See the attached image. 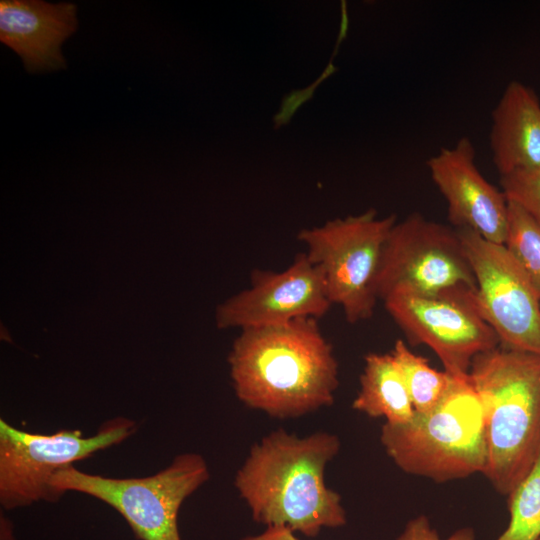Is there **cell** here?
Masks as SVG:
<instances>
[{"instance_id": "6da1fadb", "label": "cell", "mask_w": 540, "mask_h": 540, "mask_svg": "<svg viewBox=\"0 0 540 540\" xmlns=\"http://www.w3.org/2000/svg\"><path fill=\"white\" fill-rule=\"evenodd\" d=\"M228 361L237 398L268 416L296 418L334 402L338 362L316 318L242 329Z\"/></svg>"}, {"instance_id": "7a4b0ae2", "label": "cell", "mask_w": 540, "mask_h": 540, "mask_svg": "<svg viewBox=\"0 0 540 540\" xmlns=\"http://www.w3.org/2000/svg\"><path fill=\"white\" fill-rule=\"evenodd\" d=\"M339 450L332 433L299 437L277 429L251 447L234 486L254 521L316 537L347 521L340 494L325 482L326 466Z\"/></svg>"}, {"instance_id": "3957f363", "label": "cell", "mask_w": 540, "mask_h": 540, "mask_svg": "<svg viewBox=\"0 0 540 540\" xmlns=\"http://www.w3.org/2000/svg\"><path fill=\"white\" fill-rule=\"evenodd\" d=\"M468 375L484 411V475L508 496L540 452V356L499 345L477 355Z\"/></svg>"}, {"instance_id": "277c9868", "label": "cell", "mask_w": 540, "mask_h": 540, "mask_svg": "<svg viewBox=\"0 0 540 540\" xmlns=\"http://www.w3.org/2000/svg\"><path fill=\"white\" fill-rule=\"evenodd\" d=\"M380 441L408 474L446 482L483 473L487 443L483 406L469 375H451L446 392L427 413L404 423H384Z\"/></svg>"}, {"instance_id": "5b68a950", "label": "cell", "mask_w": 540, "mask_h": 540, "mask_svg": "<svg viewBox=\"0 0 540 540\" xmlns=\"http://www.w3.org/2000/svg\"><path fill=\"white\" fill-rule=\"evenodd\" d=\"M209 479L205 459L196 453L176 456L161 471L139 478H110L68 466L51 485L64 494L83 493L108 504L127 521L139 540H181L178 513L184 500Z\"/></svg>"}, {"instance_id": "8992f818", "label": "cell", "mask_w": 540, "mask_h": 540, "mask_svg": "<svg viewBox=\"0 0 540 540\" xmlns=\"http://www.w3.org/2000/svg\"><path fill=\"white\" fill-rule=\"evenodd\" d=\"M396 215L378 218L374 209L302 229L297 238L309 260L324 274L329 299L355 324L372 317L377 301L376 279L383 249Z\"/></svg>"}, {"instance_id": "52a82bcc", "label": "cell", "mask_w": 540, "mask_h": 540, "mask_svg": "<svg viewBox=\"0 0 540 540\" xmlns=\"http://www.w3.org/2000/svg\"><path fill=\"white\" fill-rule=\"evenodd\" d=\"M136 430V422L116 417L92 436L80 430L37 434L0 420V503L6 510L40 501L57 502L64 494L51 480L58 471L94 453L117 445Z\"/></svg>"}, {"instance_id": "ba28073f", "label": "cell", "mask_w": 540, "mask_h": 540, "mask_svg": "<svg viewBox=\"0 0 540 540\" xmlns=\"http://www.w3.org/2000/svg\"><path fill=\"white\" fill-rule=\"evenodd\" d=\"M375 288L383 301L394 292L435 295L475 289L476 281L457 230L413 212L391 229Z\"/></svg>"}, {"instance_id": "9c48e42d", "label": "cell", "mask_w": 540, "mask_h": 540, "mask_svg": "<svg viewBox=\"0 0 540 540\" xmlns=\"http://www.w3.org/2000/svg\"><path fill=\"white\" fill-rule=\"evenodd\" d=\"M475 289L458 288L435 295L394 292L384 305L412 345L431 348L452 376H467L473 359L500 345L481 316Z\"/></svg>"}, {"instance_id": "30bf717a", "label": "cell", "mask_w": 540, "mask_h": 540, "mask_svg": "<svg viewBox=\"0 0 540 540\" xmlns=\"http://www.w3.org/2000/svg\"><path fill=\"white\" fill-rule=\"evenodd\" d=\"M456 230L475 277L477 308L500 345L540 356V296L527 274L504 244Z\"/></svg>"}, {"instance_id": "8fae6325", "label": "cell", "mask_w": 540, "mask_h": 540, "mask_svg": "<svg viewBox=\"0 0 540 540\" xmlns=\"http://www.w3.org/2000/svg\"><path fill=\"white\" fill-rule=\"evenodd\" d=\"M332 305L322 269L304 252L281 272L254 270L250 287L218 308L217 324L242 330L319 319Z\"/></svg>"}, {"instance_id": "7c38bea8", "label": "cell", "mask_w": 540, "mask_h": 540, "mask_svg": "<svg viewBox=\"0 0 540 540\" xmlns=\"http://www.w3.org/2000/svg\"><path fill=\"white\" fill-rule=\"evenodd\" d=\"M475 147L468 137L452 147L441 148L427 167L432 181L447 203L454 228H469L488 241L504 244L509 202L503 191L481 174L475 163Z\"/></svg>"}, {"instance_id": "4fadbf2b", "label": "cell", "mask_w": 540, "mask_h": 540, "mask_svg": "<svg viewBox=\"0 0 540 540\" xmlns=\"http://www.w3.org/2000/svg\"><path fill=\"white\" fill-rule=\"evenodd\" d=\"M76 5L40 0L0 1V40L28 72L65 68L62 43L77 29Z\"/></svg>"}, {"instance_id": "5bb4252c", "label": "cell", "mask_w": 540, "mask_h": 540, "mask_svg": "<svg viewBox=\"0 0 540 540\" xmlns=\"http://www.w3.org/2000/svg\"><path fill=\"white\" fill-rule=\"evenodd\" d=\"M492 159L500 176L540 167V100L528 85L513 80L494 107Z\"/></svg>"}, {"instance_id": "9a60e30c", "label": "cell", "mask_w": 540, "mask_h": 540, "mask_svg": "<svg viewBox=\"0 0 540 540\" xmlns=\"http://www.w3.org/2000/svg\"><path fill=\"white\" fill-rule=\"evenodd\" d=\"M360 389L352 408L372 418H385L386 423L409 421L415 409L403 377L390 353H369L364 358Z\"/></svg>"}, {"instance_id": "2e32d148", "label": "cell", "mask_w": 540, "mask_h": 540, "mask_svg": "<svg viewBox=\"0 0 540 540\" xmlns=\"http://www.w3.org/2000/svg\"><path fill=\"white\" fill-rule=\"evenodd\" d=\"M390 354L403 377L415 412L431 411L446 392L451 375L431 367L426 358L412 352L401 339L396 340Z\"/></svg>"}, {"instance_id": "e0dca14e", "label": "cell", "mask_w": 540, "mask_h": 540, "mask_svg": "<svg viewBox=\"0 0 540 540\" xmlns=\"http://www.w3.org/2000/svg\"><path fill=\"white\" fill-rule=\"evenodd\" d=\"M509 522L496 540L540 539V452L527 475L508 495Z\"/></svg>"}, {"instance_id": "ac0fdd59", "label": "cell", "mask_w": 540, "mask_h": 540, "mask_svg": "<svg viewBox=\"0 0 540 540\" xmlns=\"http://www.w3.org/2000/svg\"><path fill=\"white\" fill-rule=\"evenodd\" d=\"M504 245L521 265L540 296V224L511 202Z\"/></svg>"}, {"instance_id": "d6986e66", "label": "cell", "mask_w": 540, "mask_h": 540, "mask_svg": "<svg viewBox=\"0 0 540 540\" xmlns=\"http://www.w3.org/2000/svg\"><path fill=\"white\" fill-rule=\"evenodd\" d=\"M500 187L508 202L518 205L540 224V167L502 175Z\"/></svg>"}, {"instance_id": "ffe728a7", "label": "cell", "mask_w": 540, "mask_h": 540, "mask_svg": "<svg viewBox=\"0 0 540 540\" xmlns=\"http://www.w3.org/2000/svg\"><path fill=\"white\" fill-rule=\"evenodd\" d=\"M397 540H476L471 528H460L447 538H441L425 515L411 519Z\"/></svg>"}, {"instance_id": "44dd1931", "label": "cell", "mask_w": 540, "mask_h": 540, "mask_svg": "<svg viewBox=\"0 0 540 540\" xmlns=\"http://www.w3.org/2000/svg\"><path fill=\"white\" fill-rule=\"evenodd\" d=\"M243 540H298L294 531L282 525L266 526V529L257 535H251Z\"/></svg>"}, {"instance_id": "7402d4cb", "label": "cell", "mask_w": 540, "mask_h": 540, "mask_svg": "<svg viewBox=\"0 0 540 540\" xmlns=\"http://www.w3.org/2000/svg\"><path fill=\"white\" fill-rule=\"evenodd\" d=\"M1 538L2 540H13V533L11 524L8 522L7 518L1 519Z\"/></svg>"}, {"instance_id": "603a6c76", "label": "cell", "mask_w": 540, "mask_h": 540, "mask_svg": "<svg viewBox=\"0 0 540 540\" xmlns=\"http://www.w3.org/2000/svg\"><path fill=\"white\" fill-rule=\"evenodd\" d=\"M540 540V539H539Z\"/></svg>"}]
</instances>
